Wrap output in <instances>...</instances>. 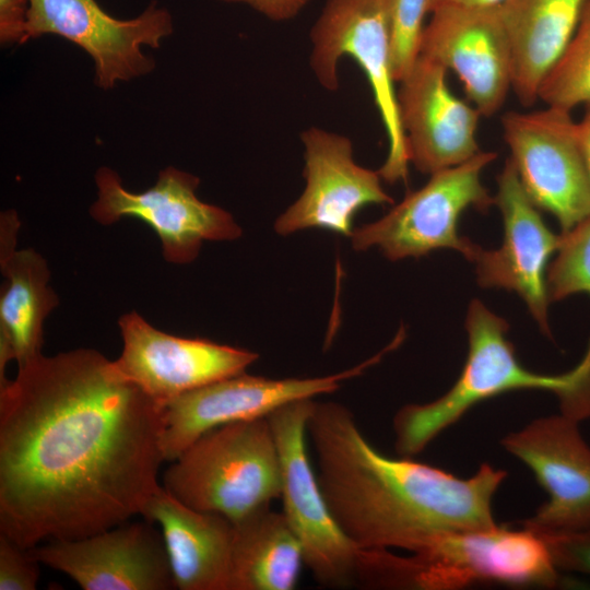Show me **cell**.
Returning <instances> with one entry per match:
<instances>
[{
  "mask_svg": "<svg viewBox=\"0 0 590 590\" xmlns=\"http://www.w3.org/2000/svg\"><path fill=\"white\" fill-rule=\"evenodd\" d=\"M163 411L93 349L19 367L0 384V533L30 550L141 515L165 462Z\"/></svg>",
  "mask_w": 590,
  "mask_h": 590,
  "instance_id": "cell-1",
  "label": "cell"
},
{
  "mask_svg": "<svg viewBox=\"0 0 590 590\" xmlns=\"http://www.w3.org/2000/svg\"><path fill=\"white\" fill-rule=\"evenodd\" d=\"M317 477L340 528L357 548L416 552L445 533L489 528L492 503L507 472L483 463L462 479L369 444L353 413L316 402L307 421Z\"/></svg>",
  "mask_w": 590,
  "mask_h": 590,
  "instance_id": "cell-2",
  "label": "cell"
},
{
  "mask_svg": "<svg viewBox=\"0 0 590 590\" xmlns=\"http://www.w3.org/2000/svg\"><path fill=\"white\" fill-rule=\"evenodd\" d=\"M465 329L468 355L453 386L438 399L406 404L394 415V447L400 457L413 458L474 405L514 390L551 391L565 416L577 422L590 416V346L573 370L543 375L520 364L506 337L507 321L479 299L469 305Z\"/></svg>",
  "mask_w": 590,
  "mask_h": 590,
  "instance_id": "cell-3",
  "label": "cell"
},
{
  "mask_svg": "<svg viewBox=\"0 0 590 590\" xmlns=\"http://www.w3.org/2000/svg\"><path fill=\"white\" fill-rule=\"evenodd\" d=\"M163 487L185 505L232 522L269 506L281 496L282 473L268 416L204 433L172 461Z\"/></svg>",
  "mask_w": 590,
  "mask_h": 590,
  "instance_id": "cell-4",
  "label": "cell"
},
{
  "mask_svg": "<svg viewBox=\"0 0 590 590\" xmlns=\"http://www.w3.org/2000/svg\"><path fill=\"white\" fill-rule=\"evenodd\" d=\"M393 1L326 0L309 32V67L321 87L339 90V64L344 56L366 75L388 140L387 157L378 172L391 184L406 180L410 163L392 70Z\"/></svg>",
  "mask_w": 590,
  "mask_h": 590,
  "instance_id": "cell-5",
  "label": "cell"
},
{
  "mask_svg": "<svg viewBox=\"0 0 590 590\" xmlns=\"http://www.w3.org/2000/svg\"><path fill=\"white\" fill-rule=\"evenodd\" d=\"M496 157L495 152L480 151L462 164L432 174L381 219L353 229L352 247L357 251L378 247L392 261L451 248L470 260L479 245L459 235V217L469 208L485 212L494 203L481 175Z\"/></svg>",
  "mask_w": 590,
  "mask_h": 590,
  "instance_id": "cell-6",
  "label": "cell"
},
{
  "mask_svg": "<svg viewBox=\"0 0 590 590\" xmlns=\"http://www.w3.org/2000/svg\"><path fill=\"white\" fill-rule=\"evenodd\" d=\"M409 581L412 589L423 590H456L476 582L553 588L560 577L536 532L496 524L445 533L412 552Z\"/></svg>",
  "mask_w": 590,
  "mask_h": 590,
  "instance_id": "cell-7",
  "label": "cell"
},
{
  "mask_svg": "<svg viewBox=\"0 0 590 590\" xmlns=\"http://www.w3.org/2000/svg\"><path fill=\"white\" fill-rule=\"evenodd\" d=\"M314 403L298 400L268 415L280 457L282 512L318 583L345 588L356 582L358 548L334 519L308 458L307 421Z\"/></svg>",
  "mask_w": 590,
  "mask_h": 590,
  "instance_id": "cell-8",
  "label": "cell"
},
{
  "mask_svg": "<svg viewBox=\"0 0 590 590\" xmlns=\"http://www.w3.org/2000/svg\"><path fill=\"white\" fill-rule=\"evenodd\" d=\"M199 178L168 166L158 173L154 186L132 192L123 187L118 173L101 167L95 174L97 198L91 216L102 225L122 217H134L148 224L158 236L167 262L193 261L205 240H234L241 228L224 209L203 202L197 196Z\"/></svg>",
  "mask_w": 590,
  "mask_h": 590,
  "instance_id": "cell-9",
  "label": "cell"
},
{
  "mask_svg": "<svg viewBox=\"0 0 590 590\" xmlns=\"http://www.w3.org/2000/svg\"><path fill=\"white\" fill-rule=\"evenodd\" d=\"M173 30L170 12L155 2L119 20L95 0H30L26 37L52 34L75 44L93 60L95 83L109 90L153 71L155 61L142 48H158Z\"/></svg>",
  "mask_w": 590,
  "mask_h": 590,
  "instance_id": "cell-10",
  "label": "cell"
},
{
  "mask_svg": "<svg viewBox=\"0 0 590 590\" xmlns=\"http://www.w3.org/2000/svg\"><path fill=\"white\" fill-rule=\"evenodd\" d=\"M504 139L519 180L533 203L553 214L563 233L590 216V180L570 111H508Z\"/></svg>",
  "mask_w": 590,
  "mask_h": 590,
  "instance_id": "cell-11",
  "label": "cell"
},
{
  "mask_svg": "<svg viewBox=\"0 0 590 590\" xmlns=\"http://www.w3.org/2000/svg\"><path fill=\"white\" fill-rule=\"evenodd\" d=\"M391 343L367 361L340 373L312 378L271 379L245 373L182 393L164 405L162 451L176 460L204 433L228 423L267 417L279 408L338 390L394 347Z\"/></svg>",
  "mask_w": 590,
  "mask_h": 590,
  "instance_id": "cell-12",
  "label": "cell"
},
{
  "mask_svg": "<svg viewBox=\"0 0 590 590\" xmlns=\"http://www.w3.org/2000/svg\"><path fill=\"white\" fill-rule=\"evenodd\" d=\"M500 444L547 493L523 527L538 533L590 531V448L577 421L562 413L536 418Z\"/></svg>",
  "mask_w": 590,
  "mask_h": 590,
  "instance_id": "cell-13",
  "label": "cell"
},
{
  "mask_svg": "<svg viewBox=\"0 0 590 590\" xmlns=\"http://www.w3.org/2000/svg\"><path fill=\"white\" fill-rule=\"evenodd\" d=\"M300 140L306 186L276 219L278 234L323 228L351 236L353 217L361 209L369 204H393L382 188L379 172L355 162L349 137L312 126L300 133Z\"/></svg>",
  "mask_w": 590,
  "mask_h": 590,
  "instance_id": "cell-14",
  "label": "cell"
},
{
  "mask_svg": "<svg viewBox=\"0 0 590 590\" xmlns=\"http://www.w3.org/2000/svg\"><path fill=\"white\" fill-rule=\"evenodd\" d=\"M118 326L123 347L114 361L116 367L163 405L182 393L245 373L259 357L209 340L165 333L135 311L122 315Z\"/></svg>",
  "mask_w": 590,
  "mask_h": 590,
  "instance_id": "cell-15",
  "label": "cell"
},
{
  "mask_svg": "<svg viewBox=\"0 0 590 590\" xmlns=\"http://www.w3.org/2000/svg\"><path fill=\"white\" fill-rule=\"evenodd\" d=\"M30 552L84 590L176 589L162 532L148 520L82 539L49 540Z\"/></svg>",
  "mask_w": 590,
  "mask_h": 590,
  "instance_id": "cell-16",
  "label": "cell"
},
{
  "mask_svg": "<svg viewBox=\"0 0 590 590\" xmlns=\"http://www.w3.org/2000/svg\"><path fill=\"white\" fill-rule=\"evenodd\" d=\"M499 5L437 7L421 42L420 56L453 71L471 104L486 117L500 109L512 84L511 51Z\"/></svg>",
  "mask_w": 590,
  "mask_h": 590,
  "instance_id": "cell-17",
  "label": "cell"
},
{
  "mask_svg": "<svg viewBox=\"0 0 590 590\" xmlns=\"http://www.w3.org/2000/svg\"><path fill=\"white\" fill-rule=\"evenodd\" d=\"M494 202L500 210L504 239L499 248L485 250L477 246L469 261L475 264L482 287L516 292L527 304L543 333L550 335L547 318V262L557 251L560 235L543 221L539 208L522 187L508 158L497 177Z\"/></svg>",
  "mask_w": 590,
  "mask_h": 590,
  "instance_id": "cell-18",
  "label": "cell"
},
{
  "mask_svg": "<svg viewBox=\"0 0 590 590\" xmlns=\"http://www.w3.org/2000/svg\"><path fill=\"white\" fill-rule=\"evenodd\" d=\"M448 70L420 56L398 83V109L410 163L424 174L462 164L481 150L476 140L480 111L457 97Z\"/></svg>",
  "mask_w": 590,
  "mask_h": 590,
  "instance_id": "cell-19",
  "label": "cell"
},
{
  "mask_svg": "<svg viewBox=\"0 0 590 590\" xmlns=\"http://www.w3.org/2000/svg\"><path fill=\"white\" fill-rule=\"evenodd\" d=\"M19 227L14 210L1 213L0 270L5 282L0 296V379L9 361L21 367L42 354L44 321L59 303L43 256L15 249Z\"/></svg>",
  "mask_w": 590,
  "mask_h": 590,
  "instance_id": "cell-20",
  "label": "cell"
},
{
  "mask_svg": "<svg viewBox=\"0 0 590 590\" xmlns=\"http://www.w3.org/2000/svg\"><path fill=\"white\" fill-rule=\"evenodd\" d=\"M141 516L161 527L177 589L229 590L234 524L227 517L193 509L161 484Z\"/></svg>",
  "mask_w": 590,
  "mask_h": 590,
  "instance_id": "cell-21",
  "label": "cell"
},
{
  "mask_svg": "<svg viewBox=\"0 0 590 590\" xmlns=\"http://www.w3.org/2000/svg\"><path fill=\"white\" fill-rule=\"evenodd\" d=\"M588 0H505L502 20L511 51V90L531 106L539 88L574 36Z\"/></svg>",
  "mask_w": 590,
  "mask_h": 590,
  "instance_id": "cell-22",
  "label": "cell"
},
{
  "mask_svg": "<svg viewBox=\"0 0 590 590\" xmlns=\"http://www.w3.org/2000/svg\"><path fill=\"white\" fill-rule=\"evenodd\" d=\"M229 590H293L302 545L283 512L270 505L233 522Z\"/></svg>",
  "mask_w": 590,
  "mask_h": 590,
  "instance_id": "cell-23",
  "label": "cell"
},
{
  "mask_svg": "<svg viewBox=\"0 0 590 590\" xmlns=\"http://www.w3.org/2000/svg\"><path fill=\"white\" fill-rule=\"evenodd\" d=\"M539 99L568 111L590 103V0L569 44L543 79Z\"/></svg>",
  "mask_w": 590,
  "mask_h": 590,
  "instance_id": "cell-24",
  "label": "cell"
},
{
  "mask_svg": "<svg viewBox=\"0 0 590 590\" xmlns=\"http://www.w3.org/2000/svg\"><path fill=\"white\" fill-rule=\"evenodd\" d=\"M557 252L546 276L550 300L590 295V216L560 235Z\"/></svg>",
  "mask_w": 590,
  "mask_h": 590,
  "instance_id": "cell-25",
  "label": "cell"
},
{
  "mask_svg": "<svg viewBox=\"0 0 590 590\" xmlns=\"http://www.w3.org/2000/svg\"><path fill=\"white\" fill-rule=\"evenodd\" d=\"M429 0H394L391 19L392 70L397 83L420 57Z\"/></svg>",
  "mask_w": 590,
  "mask_h": 590,
  "instance_id": "cell-26",
  "label": "cell"
},
{
  "mask_svg": "<svg viewBox=\"0 0 590 590\" xmlns=\"http://www.w3.org/2000/svg\"><path fill=\"white\" fill-rule=\"evenodd\" d=\"M39 562L0 533V590H34L39 579Z\"/></svg>",
  "mask_w": 590,
  "mask_h": 590,
  "instance_id": "cell-27",
  "label": "cell"
},
{
  "mask_svg": "<svg viewBox=\"0 0 590 590\" xmlns=\"http://www.w3.org/2000/svg\"><path fill=\"white\" fill-rule=\"evenodd\" d=\"M538 534L545 542L558 570L590 575V531Z\"/></svg>",
  "mask_w": 590,
  "mask_h": 590,
  "instance_id": "cell-28",
  "label": "cell"
},
{
  "mask_svg": "<svg viewBox=\"0 0 590 590\" xmlns=\"http://www.w3.org/2000/svg\"><path fill=\"white\" fill-rule=\"evenodd\" d=\"M30 0H0V42L2 46L27 40Z\"/></svg>",
  "mask_w": 590,
  "mask_h": 590,
  "instance_id": "cell-29",
  "label": "cell"
},
{
  "mask_svg": "<svg viewBox=\"0 0 590 590\" xmlns=\"http://www.w3.org/2000/svg\"><path fill=\"white\" fill-rule=\"evenodd\" d=\"M246 4L272 22H286L296 17L311 0H219Z\"/></svg>",
  "mask_w": 590,
  "mask_h": 590,
  "instance_id": "cell-30",
  "label": "cell"
},
{
  "mask_svg": "<svg viewBox=\"0 0 590 590\" xmlns=\"http://www.w3.org/2000/svg\"><path fill=\"white\" fill-rule=\"evenodd\" d=\"M577 134L582 158L590 180V103L586 104L583 117L577 122Z\"/></svg>",
  "mask_w": 590,
  "mask_h": 590,
  "instance_id": "cell-31",
  "label": "cell"
},
{
  "mask_svg": "<svg viewBox=\"0 0 590 590\" xmlns=\"http://www.w3.org/2000/svg\"><path fill=\"white\" fill-rule=\"evenodd\" d=\"M505 0H429V13L440 5H464V7H494L499 5Z\"/></svg>",
  "mask_w": 590,
  "mask_h": 590,
  "instance_id": "cell-32",
  "label": "cell"
}]
</instances>
